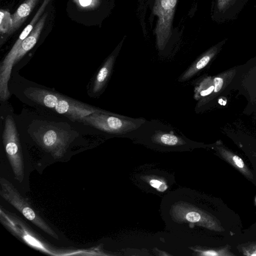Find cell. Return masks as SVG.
Returning a JSON list of instances; mask_svg holds the SVG:
<instances>
[{
  "instance_id": "44dd1931",
  "label": "cell",
  "mask_w": 256,
  "mask_h": 256,
  "mask_svg": "<svg viewBox=\"0 0 256 256\" xmlns=\"http://www.w3.org/2000/svg\"><path fill=\"white\" fill-rule=\"evenodd\" d=\"M162 183V182L157 180H151L150 181V185L156 188H157Z\"/></svg>"
},
{
  "instance_id": "d6986e66",
  "label": "cell",
  "mask_w": 256,
  "mask_h": 256,
  "mask_svg": "<svg viewBox=\"0 0 256 256\" xmlns=\"http://www.w3.org/2000/svg\"><path fill=\"white\" fill-rule=\"evenodd\" d=\"M224 80L222 78L216 77L214 80V92H219L223 85Z\"/></svg>"
},
{
  "instance_id": "8fae6325",
  "label": "cell",
  "mask_w": 256,
  "mask_h": 256,
  "mask_svg": "<svg viewBox=\"0 0 256 256\" xmlns=\"http://www.w3.org/2000/svg\"><path fill=\"white\" fill-rule=\"evenodd\" d=\"M38 0H26L12 15V26L8 32H12L17 30L29 15Z\"/></svg>"
},
{
  "instance_id": "5b68a950",
  "label": "cell",
  "mask_w": 256,
  "mask_h": 256,
  "mask_svg": "<svg viewBox=\"0 0 256 256\" xmlns=\"http://www.w3.org/2000/svg\"><path fill=\"white\" fill-rule=\"evenodd\" d=\"M2 140L14 178L22 182L24 175V160L16 126L10 116H6L5 121Z\"/></svg>"
},
{
  "instance_id": "ba28073f",
  "label": "cell",
  "mask_w": 256,
  "mask_h": 256,
  "mask_svg": "<svg viewBox=\"0 0 256 256\" xmlns=\"http://www.w3.org/2000/svg\"><path fill=\"white\" fill-rule=\"evenodd\" d=\"M248 2V0H216L213 19L218 22L234 20Z\"/></svg>"
},
{
  "instance_id": "6da1fadb",
  "label": "cell",
  "mask_w": 256,
  "mask_h": 256,
  "mask_svg": "<svg viewBox=\"0 0 256 256\" xmlns=\"http://www.w3.org/2000/svg\"><path fill=\"white\" fill-rule=\"evenodd\" d=\"M25 94L34 101L72 119L82 120L84 116L99 110L46 90L29 88Z\"/></svg>"
},
{
  "instance_id": "cb8c5ba5",
  "label": "cell",
  "mask_w": 256,
  "mask_h": 256,
  "mask_svg": "<svg viewBox=\"0 0 256 256\" xmlns=\"http://www.w3.org/2000/svg\"></svg>"
},
{
  "instance_id": "52a82bcc",
  "label": "cell",
  "mask_w": 256,
  "mask_h": 256,
  "mask_svg": "<svg viewBox=\"0 0 256 256\" xmlns=\"http://www.w3.org/2000/svg\"><path fill=\"white\" fill-rule=\"evenodd\" d=\"M34 134L38 144L55 158L62 156L70 142V134L56 127L46 126Z\"/></svg>"
},
{
  "instance_id": "9c48e42d",
  "label": "cell",
  "mask_w": 256,
  "mask_h": 256,
  "mask_svg": "<svg viewBox=\"0 0 256 256\" xmlns=\"http://www.w3.org/2000/svg\"><path fill=\"white\" fill-rule=\"evenodd\" d=\"M50 0H44L40 8H39L36 14L30 22V23L25 28L20 34L18 38L12 46L10 52L6 56L4 61L1 64L2 68L6 72H12L13 64L16 62V58L20 48L21 42L30 34L34 26L40 16L45 7L49 2Z\"/></svg>"
},
{
  "instance_id": "9a60e30c",
  "label": "cell",
  "mask_w": 256,
  "mask_h": 256,
  "mask_svg": "<svg viewBox=\"0 0 256 256\" xmlns=\"http://www.w3.org/2000/svg\"><path fill=\"white\" fill-rule=\"evenodd\" d=\"M155 138L162 144L168 146H175L180 143V139L176 136L169 133H159L155 136Z\"/></svg>"
},
{
  "instance_id": "8992f818",
  "label": "cell",
  "mask_w": 256,
  "mask_h": 256,
  "mask_svg": "<svg viewBox=\"0 0 256 256\" xmlns=\"http://www.w3.org/2000/svg\"><path fill=\"white\" fill-rule=\"evenodd\" d=\"M178 0H155L153 13L157 16L154 31L159 49H163L172 34V24Z\"/></svg>"
},
{
  "instance_id": "2e32d148",
  "label": "cell",
  "mask_w": 256,
  "mask_h": 256,
  "mask_svg": "<svg viewBox=\"0 0 256 256\" xmlns=\"http://www.w3.org/2000/svg\"><path fill=\"white\" fill-rule=\"evenodd\" d=\"M200 254L206 256H235L230 250L228 245L218 248L203 250L200 252Z\"/></svg>"
},
{
  "instance_id": "603a6c76",
  "label": "cell",
  "mask_w": 256,
  "mask_h": 256,
  "mask_svg": "<svg viewBox=\"0 0 256 256\" xmlns=\"http://www.w3.org/2000/svg\"><path fill=\"white\" fill-rule=\"evenodd\" d=\"M166 185L165 184L162 182L156 189L160 192H164L166 190Z\"/></svg>"
},
{
  "instance_id": "7402d4cb",
  "label": "cell",
  "mask_w": 256,
  "mask_h": 256,
  "mask_svg": "<svg viewBox=\"0 0 256 256\" xmlns=\"http://www.w3.org/2000/svg\"><path fill=\"white\" fill-rule=\"evenodd\" d=\"M80 5L82 6L86 7L91 5L93 2V0H78Z\"/></svg>"
},
{
  "instance_id": "30bf717a",
  "label": "cell",
  "mask_w": 256,
  "mask_h": 256,
  "mask_svg": "<svg viewBox=\"0 0 256 256\" xmlns=\"http://www.w3.org/2000/svg\"><path fill=\"white\" fill-rule=\"evenodd\" d=\"M48 14L45 13L34 26L30 34L21 42L16 62L22 58L36 44L44 25Z\"/></svg>"
},
{
  "instance_id": "4fadbf2b",
  "label": "cell",
  "mask_w": 256,
  "mask_h": 256,
  "mask_svg": "<svg viewBox=\"0 0 256 256\" xmlns=\"http://www.w3.org/2000/svg\"><path fill=\"white\" fill-rule=\"evenodd\" d=\"M220 153L222 156L228 162L238 170L248 179L253 180V174L252 172L240 156L224 150H222Z\"/></svg>"
},
{
  "instance_id": "7a4b0ae2",
  "label": "cell",
  "mask_w": 256,
  "mask_h": 256,
  "mask_svg": "<svg viewBox=\"0 0 256 256\" xmlns=\"http://www.w3.org/2000/svg\"><path fill=\"white\" fill-rule=\"evenodd\" d=\"M0 196L5 200L39 228L55 239H58V234L36 212L28 200L21 195L12 184L2 177L0 178Z\"/></svg>"
},
{
  "instance_id": "3957f363",
  "label": "cell",
  "mask_w": 256,
  "mask_h": 256,
  "mask_svg": "<svg viewBox=\"0 0 256 256\" xmlns=\"http://www.w3.org/2000/svg\"><path fill=\"white\" fill-rule=\"evenodd\" d=\"M81 120L100 130L113 134L131 132L145 122L142 118H134L102 110L85 116Z\"/></svg>"
},
{
  "instance_id": "ac0fdd59",
  "label": "cell",
  "mask_w": 256,
  "mask_h": 256,
  "mask_svg": "<svg viewBox=\"0 0 256 256\" xmlns=\"http://www.w3.org/2000/svg\"><path fill=\"white\" fill-rule=\"evenodd\" d=\"M240 251L245 256H256V242L241 247Z\"/></svg>"
},
{
  "instance_id": "e0dca14e",
  "label": "cell",
  "mask_w": 256,
  "mask_h": 256,
  "mask_svg": "<svg viewBox=\"0 0 256 256\" xmlns=\"http://www.w3.org/2000/svg\"><path fill=\"white\" fill-rule=\"evenodd\" d=\"M0 32L4 33L9 32L12 26V18L10 13L6 11H0Z\"/></svg>"
},
{
  "instance_id": "ffe728a7",
  "label": "cell",
  "mask_w": 256,
  "mask_h": 256,
  "mask_svg": "<svg viewBox=\"0 0 256 256\" xmlns=\"http://www.w3.org/2000/svg\"><path fill=\"white\" fill-rule=\"evenodd\" d=\"M214 86H211L206 90H202L200 91L198 95L201 96H208L213 91H214Z\"/></svg>"
},
{
  "instance_id": "277c9868",
  "label": "cell",
  "mask_w": 256,
  "mask_h": 256,
  "mask_svg": "<svg viewBox=\"0 0 256 256\" xmlns=\"http://www.w3.org/2000/svg\"><path fill=\"white\" fill-rule=\"evenodd\" d=\"M0 220L12 233L34 248L54 256L68 255V252H72L52 248L28 228L20 220L2 210Z\"/></svg>"
},
{
  "instance_id": "5bb4252c",
  "label": "cell",
  "mask_w": 256,
  "mask_h": 256,
  "mask_svg": "<svg viewBox=\"0 0 256 256\" xmlns=\"http://www.w3.org/2000/svg\"><path fill=\"white\" fill-rule=\"evenodd\" d=\"M216 50V48H212L200 58L196 62L194 63L181 76H180L178 81L184 82L188 80L194 76L198 70L205 67Z\"/></svg>"
},
{
  "instance_id": "7c38bea8",
  "label": "cell",
  "mask_w": 256,
  "mask_h": 256,
  "mask_svg": "<svg viewBox=\"0 0 256 256\" xmlns=\"http://www.w3.org/2000/svg\"><path fill=\"white\" fill-rule=\"evenodd\" d=\"M114 60V55L110 56L98 72L92 88L94 93L100 92L104 86L110 74Z\"/></svg>"
}]
</instances>
